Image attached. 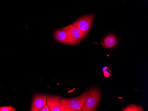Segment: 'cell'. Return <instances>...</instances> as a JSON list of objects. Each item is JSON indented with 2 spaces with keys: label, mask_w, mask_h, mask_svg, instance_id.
<instances>
[{
  "label": "cell",
  "mask_w": 148,
  "mask_h": 111,
  "mask_svg": "<svg viewBox=\"0 0 148 111\" xmlns=\"http://www.w3.org/2000/svg\"><path fill=\"white\" fill-rule=\"evenodd\" d=\"M15 108L11 106L0 107V111H16Z\"/></svg>",
  "instance_id": "10"
},
{
  "label": "cell",
  "mask_w": 148,
  "mask_h": 111,
  "mask_svg": "<svg viewBox=\"0 0 148 111\" xmlns=\"http://www.w3.org/2000/svg\"><path fill=\"white\" fill-rule=\"evenodd\" d=\"M86 92L80 96L72 98L62 97L64 111H81Z\"/></svg>",
  "instance_id": "2"
},
{
  "label": "cell",
  "mask_w": 148,
  "mask_h": 111,
  "mask_svg": "<svg viewBox=\"0 0 148 111\" xmlns=\"http://www.w3.org/2000/svg\"><path fill=\"white\" fill-rule=\"evenodd\" d=\"M47 104L51 111H64L62 97L59 96L47 95Z\"/></svg>",
  "instance_id": "4"
},
{
  "label": "cell",
  "mask_w": 148,
  "mask_h": 111,
  "mask_svg": "<svg viewBox=\"0 0 148 111\" xmlns=\"http://www.w3.org/2000/svg\"><path fill=\"white\" fill-rule=\"evenodd\" d=\"M107 69V67H104L103 68V71H106V69Z\"/></svg>",
  "instance_id": "13"
},
{
  "label": "cell",
  "mask_w": 148,
  "mask_h": 111,
  "mask_svg": "<svg viewBox=\"0 0 148 111\" xmlns=\"http://www.w3.org/2000/svg\"><path fill=\"white\" fill-rule=\"evenodd\" d=\"M123 111H144L143 108L140 106H136L135 104H130L127 106L126 107L123 108Z\"/></svg>",
  "instance_id": "9"
},
{
  "label": "cell",
  "mask_w": 148,
  "mask_h": 111,
  "mask_svg": "<svg viewBox=\"0 0 148 111\" xmlns=\"http://www.w3.org/2000/svg\"><path fill=\"white\" fill-rule=\"evenodd\" d=\"M47 95L38 93L32 98L31 111H39L47 104Z\"/></svg>",
  "instance_id": "6"
},
{
  "label": "cell",
  "mask_w": 148,
  "mask_h": 111,
  "mask_svg": "<svg viewBox=\"0 0 148 111\" xmlns=\"http://www.w3.org/2000/svg\"><path fill=\"white\" fill-rule=\"evenodd\" d=\"M100 98V92L97 88H93L86 91L81 111H95Z\"/></svg>",
  "instance_id": "1"
},
{
  "label": "cell",
  "mask_w": 148,
  "mask_h": 111,
  "mask_svg": "<svg viewBox=\"0 0 148 111\" xmlns=\"http://www.w3.org/2000/svg\"><path fill=\"white\" fill-rule=\"evenodd\" d=\"M94 18V14L85 16L78 19L72 25L78 28L86 36L91 28Z\"/></svg>",
  "instance_id": "3"
},
{
  "label": "cell",
  "mask_w": 148,
  "mask_h": 111,
  "mask_svg": "<svg viewBox=\"0 0 148 111\" xmlns=\"http://www.w3.org/2000/svg\"><path fill=\"white\" fill-rule=\"evenodd\" d=\"M39 111H51V110L48 104H46L45 106H44L41 109H40Z\"/></svg>",
  "instance_id": "11"
},
{
  "label": "cell",
  "mask_w": 148,
  "mask_h": 111,
  "mask_svg": "<svg viewBox=\"0 0 148 111\" xmlns=\"http://www.w3.org/2000/svg\"><path fill=\"white\" fill-rule=\"evenodd\" d=\"M118 43V39L112 34L106 35L102 40L101 44L103 47L107 48H111L116 46Z\"/></svg>",
  "instance_id": "8"
},
{
  "label": "cell",
  "mask_w": 148,
  "mask_h": 111,
  "mask_svg": "<svg viewBox=\"0 0 148 111\" xmlns=\"http://www.w3.org/2000/svg\"><path fill=\"white\" fill-rule=\"evenodd\" d=\"M103 74L105 77H106V78H108L110 75V74L108 71H106V70L103 71Z\"/></svg>",
  "instance_id": "12"
},
{
  "label": "cell",
  "mask_w": 148,
  "mask_h": 111,
  "mask_svg": "<svg viewBox=\"0 0 148 111\" xmlns=\"http://www.w3.org/2000/svg\"><path fill=\"white\" fill-rule=\"evenodd\" d=\"M54 37L56 40L59 43L71 45H75L70 37L68 30L66 27L57 30L55 32Z\"/></svg>",
  "instance_id": "5"
},
{
  "label": "cell",
  "mask_w": 148,
  "mask_h": 111,
  "mask_svg": "<svg viewBox=\"0 0 148 111\" xmlns=\"http://www.w3.org/2000/svg\"><path fill=\"white\" fill-rule=\"evenodd\" d=\"M65 27L70 37L75 44L79 43L85 36L82 31L73 25H70Z\"/></svg>",
  "instance_id": "7"
}]
</instances>
